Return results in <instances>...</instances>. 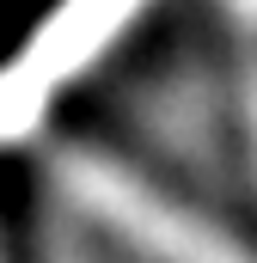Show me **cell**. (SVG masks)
Wrapping results in <instances>:
<instances>
[{
    "label": "cell",
    "mask_w": 257,
    "mask_h": 263,
    "mask_svg": "<svg viewBox=\"0 0 257 263\" xmlns=\"http://www.w3.org/2000/svg\"><path fill=\"white\" fill-rule=\"evenodd\" d=\"M62 184L80 202H92L111 227H123L135 245H147L166 263H257L251 251H239L227 233H214L208 220H196L190 208H178L172 196H159L153 184H141L128 165L92 153V147H62L56 153Z\"/></svg>",
    "instance_id": "cell-1"
},
{
    "label": "cell",
    "mask_w": 257,
    "mask_h": 263,
    "mask_svg": "<svg viewBox=\"0 0 257 263\" xmlns=\"http://www.w3.org/2000/svg\"><path fill=\"white\" fill-rule=\"evenodd\" d=\"M135 6H141V0H62V6L43 18V31L25 43V55L0 73V135L25 129V123L49 104V92H56L62 80H74V73L135 18Z\"/></svg>",
    "instance_id": "cell-2"
}]
</instances>
